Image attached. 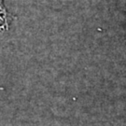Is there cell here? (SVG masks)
Instances as JSON below:
<instances>
[{"mask_svg": "<svg viewBox=\"0 0 126 126\" xmlns=\"http://www.w3.org/2000/svg\"><path fill=\"white\" fill-rule=\"evenodd\" d=\"M3 0H0V18L6 20V10H5L4 7H3Z\"/></svg>", "mask_w": 126, "mask_h": 126, "instance_id": "obj_1", "label": "cell"}]
</instances>
